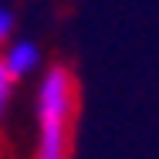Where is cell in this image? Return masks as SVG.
<instances>
[{"label": "cell", "mask_w": 159, "mask_h": 159, "mask_svg": "<svg viewBox=\"0 0 159 159\" xmlns=\"http://www.w3.org/2000/svg\"><path fill=\"white\" fill-rule=\"evenodd\" d=\"M14 31H17V14H14V7H10V3H3V0H0V51L14 41Z\"/></svg>", "instance_id": "cell-4"}, {"label": "cell", "mask_w": 159, "mask_h": 159, "mask_svg": "<svg viewBox=\"0 0 159 159\" xmlns=\"http://www.w3.org/2000/svg\"><path fill=\"white\" fill-rule=\"evenodd\" d=\"M78 112V81L68 64H51L34 88V152L31 159H71Z\"/></svg>", "instance_id": "cell-1"}, {"label": "cell", "mask_w": 159, "mask_h": 159, "mask_svg": "<svg viewBox=\"0 0 159 159\" xmlns=\"http://www.w3.org/2000/svg\"><path fill=\"white\" fill-rule=\"evenodd\" d=\"M14 92H17V81L10 78V71L0 61V122L7 119V112H10V105H14Z\"/></svg>", "instance_id": "cell-3"}, {"label": "cell", "mask_w": 159, "mask_h": 159, "mask_svg": "<svg viewBox=\"0 0 159 159\" xmlns=\"http://www.w3.org/2000/svg\"><path fill=\"white\" fill-rule=\"evenodd\" d=\"M0 61H3V68L10 71V78H14L17 85L44 71V54H41V44H37L34 37H14V41L0 51Z\"/></svg>", "instance_id": "cell-2"}]
</instances>
